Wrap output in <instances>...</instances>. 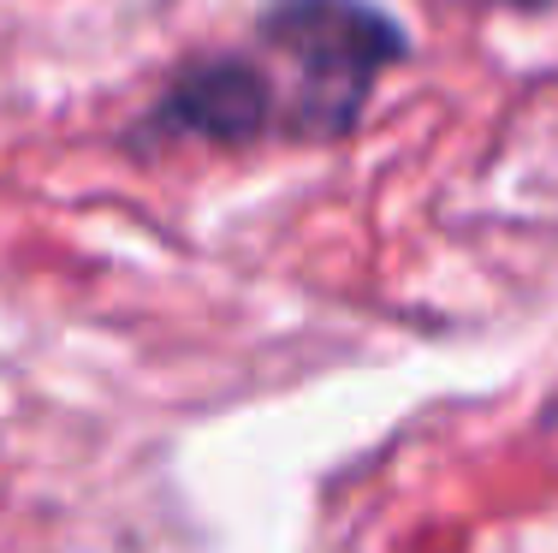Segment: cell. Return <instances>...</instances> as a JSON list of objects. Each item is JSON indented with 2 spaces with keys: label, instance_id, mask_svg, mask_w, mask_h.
<instances>
[{
  "label": "cell",
  "instance_id": "obj_1",
  "mask_svg": "<svg viewBox=\"0 0 558 553\" xmlns=\"http://www.w3.org/2000/svg\"><path fill=\"white\" fill-rule=\"evenodd\" d=\"M268 43L298 65V131L333 137L368 101L375 77L404 55V31L363 0H286Z\"/></svg>",
  "mask_w": 558,
  "mask_h": 553
},
{
  "label": "cell",
  "instance_id": "obj_2",
  "mask_svg": "<svg viewBox=\"0 0 558 553\" xmlns=\"http://www.w3.org/2000/svg\"><path fill=\"white\" fill-rule=\"evenodd\" d=\"M274 120V89L256 65L244 60H203L167 89L155 125L172 137H203V143H250Z\"/></svg>",
  "mask_w": 558,
  "mask_h": 553
},
{
  "label": "cell",
  "instance_id": "obj_3",
  "mask_svg": "<svg viewBox=\"0 0 558 553\" xmlns=\"http://www.w3.org/2000/svg\"><path fill=\"white\" fill-rule=\"evenodd\" d=\"M463 7H547V0H463Z\"/></svg>",
  "mask_w": 558,
  "mask_h": 553
}]
</instances>
